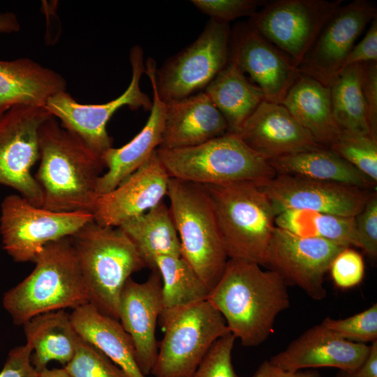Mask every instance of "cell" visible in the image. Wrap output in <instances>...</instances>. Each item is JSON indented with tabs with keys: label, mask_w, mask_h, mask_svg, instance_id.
<instances>
[{
	"label": "cell",
	"mask_w": 377,
	"mask_h": 377,
	"mask_svg": "<svg viewBox=\"0 0 377 377\" xmlns=\"http://www.w3.org/2000/svg\"><path fill=\"white\" fill-rule=\"evenodd\" d=\"M228 259L207 301L222 315L230 333L246 347L261 345L274 332L276 317L290 307L288 285L276 272Z\"/></svg>",
	"instance_id": "obj_1"
},
{
	"label": "cell",
	"mask_w": 377,
	"mask_h": 377,
	"mask_svg": "<svg viewBox=\"0 0 377 377\" xmlns=\"http://www.w3.org/2000/svg\"><path fill=\"white\" fill-rule=\"evenodd\" d=\"M39 151L34 177L43 193V207L92 214L98 182L105 169L101 154L54 116L39 129Z\"/></svg>",
	"instance_id": "obj_2"
},
{
	"label": "cell",
	"mask_w": 377,
	"mask_h": 377,
	"mask_svg": "<svg viewBox=\"0 0 377 377\" xmlns=\"http://www.w3.org/2000/svg\"><path fill=\"white\" fill-rule=\"evenodd\" d=\"M34 263L32 272L3 297V308L15 325L89 303L71 237L47 244Z\"/></svg>",
	"instance_id": "obj_3"
},
{
	"label": "cell",
	"mask_w": 377,
	"mask_h": 377,
	"mask_svg": "<svg viewBox=\"0 0 377 377\" xmlns=\"http://www.w3.org/2000/svg\"><path fill=\"white\" fill-rule=\"evenodd\" d=\"M89 303L119 320L121 293L131 276L147 267L134 244L119 228L94 220L71 237Z\"/></svg>",
	"instance_id": "obj_4"
},
{
	"label": "cell",
	"mask_w": 377,
	"mask_h": 377,
	"mask_svg": "<svg viewBox=\"0 0 377 377\" xmlns=\"http://www.w3.org/2000/svg\"><path fill=\"white\" fill-rule=\"evenodd\" d=\"M211 199L229 259L265 265L276 214L259 184L203 185Z\"/></svg>",
	"instance_id": "obj_5"
},
{
	"label": "cell",
	"mask_w": 377,
	"mask_h": 377,
	"mask_svg": "<svg viewBox=\"0 0 377 377\" xmlns=\"http://www.w3.org/2000/svg\"><path fill=\"white\" fill-rule=\"evenodd\" d=\"M167 196L181 256L211 291L229 258L209 195L203 185L170 177Z\"/></svg>",
	"instance_id": "obj_6"
},
{
	"label": "cell",
	"mask_w": 377,
	"mask_h": 377,
	"mask_svg": "<svg viewBox=\"0 0 377 377\" xmlns=\"http://www.w3.org/2000/svg\"><path fill=\"white\" fill-rule=\"evenodd\" d=\"M170 177L201 185L248 182L261 184L276 173L236 134L226 133L185 148L156 149Z\"/></svg>",
	"instance_id": "obj_7"
},
{
	"label": "cell",
	"mask_w": 377,
	"mask_h": 377,
	"mask_svg": "<svg viewBox=\"0 0 377 377\" xmlns=\"http://www.w3.org/2000/svg\"><path fill=\"white\" fill-rule=\"evenodd\" d=\"M159 319L164 334L151 373L154 377H190L214 343L230 333L207 300L163 309Z\"/></svg>",
	"instance_id": "obj_8"
},
{
	"label": "cell",
	"mask_w": 377,
	"mask_h": 377,
	"mask_svg": "<svg viewBox=\"0 0 377 377\" xmlns=\"http://www.w3.org/2000/svg\"><path fill=\"white\" fill-rule=\"evenodd\" d=\"M93 220L89 212H54L11 194L1 204L0 235L4 250L14 261L34 262L47 244L71 237Z\"/></svg>",
	"instance_id": "obj_9"
},
{
	"label": "cell",
	"mask_w": 377,
	"mask_h": 377,
	"mask_svg": "<svg viewBox=\"0 0 377 377\" xmlns=\"http://www.w3.org/2000/svg\"><path fill=\"white\" fill-rule=\"evenodd\" d=\"M230 34L229 23L210 19L193 43L156 68L161 99H182L206 87L228 61Z\"/></svg>",
	"instance_id": "obj_10"
},
{
	"label": "cell",
	"mask_w": 377,
	"mask_h": 377,
	"mask_svg": "<svg viewBox=\"0 0 377 377\" xmlns=\"http://www.w3.org/2000/svg\"><path fill=\"white\" fill-rule=\"evenodd\" d=\"M52 115L45 107L19 105L0 119V184L43 207L42 189L31 174L39 161V129Z\"/></svg>",
	"instance_id": "obj_11"
},
{
	"label": "cell",
	"mask_w": 377,
	"mask_h": 377,
	"mask_svg": "<svg viewBox=\"0 0 377 377\" xmlns=\"http://www.w3.org/2000/svg\"><path fill=\"white\" fill-rule=\"evenodd\" d=\"M342 0L267 1L248 24L297 66Z\"/></svg>",
	"instance_id": "obj_12"
},
{
	"label": "cell",
	"mask_w": 377,
	"mask_h": 377,
	"mask_svg": "<svg viewBox=\"0 0 377 377\" xmlns=\"http://www.w3.org/2000/svg\"><path fill=\"white\" fill-rule=\"evenodd\" d=\"M132 77L127 89L117 98L103 104H82L66 91L52 96L45 108L59 119L60 124L82 139L92 149L100 154L112 147V139L106 126L114 113L124 106L131 110L141 108L150 110L152 101L140 86V78L145 72L144 53L139 45L130 52Z\"/></svg>",
	"instance_id": "obj_13"
},
{
	"label": "cell",
	"mask_w": 377,
	"mask_h": 377,
	"mask_svg": "<svg viewBox=\"0 0 377 377\" xmlns=\"http://www.w3.org/2000/svg\"><path fill=\"white\" fill-rule=\"evenodd\" d=\"M346 247L317 238L301 237L275 227L264 267L297 286L311 299L326 297L325 276L335 256Z\"/></svg>",
	"instance_id": "obj_14"
},
{
	"label": "cell",
	"mask_w": 377,
	"mask_h": 377,
	"mask_svg": "<svg viewBox=\"0 0 377 377\" xmlns=\"http://www.w3.org/2000/svg\"><path fill=\"white\" fill-rule=\"evenodd\" d=\"M377 19L376 3L355 0L341 5L322 28L298 66L300 73L330 87L367 25Z\"/></svg>",
	"instance_id": "obj_15"
},
{
	"label": "cell",
	"mask_w": 377,
	"mask_h": 377,
	"mask_svg": "<svg viewBox=\"0 0 377 377\" xmlns=\"http://www.w3.org/2000/svg\"><path fill=\"white\" fill-rule=\"evenodd\" d=\"M260 186L276 216L286 210L304 209L355 217L371 195L353 186L280 174Z\"/></svg>",
	"instance_id": "obj_16"
},
{
	"label": "cell",
	"mask_w": 377,
	"mask_h": 377,
	"mask_svg": "<svg viewBox=\"0 0 377 377\" xmlns=\"http://www.w3.org/2000/svg\"><path fill=\"white\" fill-rule=\"evenodd\" d=\"M230 54L262 91L265 101L281 104L300 74L297 66L248 23L230 34Z\"/></svg>",
	"instance_id": "obj_17"
},
{
	"label": "cell",
	"mask_w": 377,
	"mask_h": 377,
	"mask_svg": "<svg viewBox=\"0 0 377 377\" xmlns=\"http://www.w3.org/2000/svg\"><path fill=\"white\" fill-rule=\"evenodd\" d=\"M170 178L156 150L115 188L98 195L92 212L94 221L117 228L145 214L167 196Z\"/></svg>",
	"instance_id": "obj_18"
},
{
	"label": "cell",
	"mask_w": 377,
	"mask_h": 377,
	"mask_svg": "<svg viewBox=\"0 0 377 377\" xmlns=\"http://www.w3.org/2000/svg\"><path fill=\"white\" fill-rule=\"evenodd\" d=\"M162 280L157 270L151 271L142 283L129 278L119 304V321L130 336L138 367L147 376L151 373L159 343L156 330L163 310Z\"/></svg>",
	"instance_id": "obj_19"
},
{
	"label": "cell",
	"mask_w": 377,
	"mask_h": 377,
	"mask_svg": "<svg viewBox=\"0 0 377 377\" xmlns=\"http://www.w3.org/2000/svg\"><path fill=\"white\" fill-rule=\"evenodd\" d=\"M267 161L322 147L281 104L263 101L236 133Z\"/></svg>",
	"instance_id": "obj_20"
},
{
	"label": "cell",
	"mask_w": 377,
	"mask_h": 377,
	"mask_svg": "<svg viewBox=\"0 0 377 377\" xmlns=\"http://www.w3.org/2000/svg\"><path fill=\"white\" fill-rule=\"evenodd\" d=\"M369 351L370 344L346 341L320 323L305 330L269 360L290 371L321 367L353 370L365 361Z\"/></svg>",
	"instance_id": "obj_21"
},
{
	"label": "cell",
	"mask_w": 377,
	"mask_h": 377,
	"mask_svg": "<svg viewBox=\"0 0 377 377\" xmlns=\"http://www.w3.org/2000/svg\"><path fill=\"white\" fill-rule=\"evenodd\" d=\"M155 61L148 58L145 73L152 89L150 114L141 131L121 147H111L101 155L105 171L98 179L96 192L105 194L115 188L121 182L140 168L158 148L162 140L166 106L156 87Z\"/></svg>",
	"instance_id": "obj_22"
},
{
	"label": "cell",
	"mask_w": 377,
	"mask_h": 377,
	"mask_svg": "<svg viewBox=\"0 0 377 377\" xmlns=\"http://www.w3.org/2000/svg\"><path fill=\"white\" fill-rule=\"evenodd\" d=\"M165 103V124L158 148L193 147L228 131L225 118L205 91Z\"/></svg>",
	"instance_id": "obj_23"
},
{
	"label": "cell",
	"mask_w": 377,
	"mask_h": 377,
	"mask_svg": "<svg viewBox=\"0 0 377 377\" xmlns=\"http://www.w3.org/2000/svg\"><path fill=\"white\" fill-rule=\"evenodd\" d=\"M66 89L62 75L32 59L0 60V119L15 105L45 107L50 98Z\"/></svg>",
	"instance_id": "obj_24"
},
{
	"label": "cell",
	"mask_w": 377,
	"mask_h": 377,
	"mask_svg": "<svg viewBox=\"0 0 377 377\" xmlns=\"http://www.w3.org/2000/svg\"><path fill=\"white\" fill-rule=\"evenodd\" d=\"M73 327L84 341L103 353L128 377H147L140 369L132 340L120 322L89 303L70 313Z\"/></svg>",
	"instance_id": "obj_25"
},
{
	"label": "cell",
	"mask_w": 377,
	"mask_h": 377,
	"mask_svg": "<svg viewBox=\"0 0 377 377\" xmlns=\"http://www.w3.org/2000/svg\"><path fill=\"white\" fill-rule=\"evenodd\" d=\"M281 104L325 148L341 133L332 114L330 87L307 75L300 73Z\"/></svg>",
	"instance_id": "obj_26"
},
{
	"label": "cell",
	"mask_w": 377,
	"mask_h": 377,
	"mask_svg": "<svg viewBox=\"0 0 377 377\" xmlns=\"http://www.w3.org/2000/svg\"><path fill=\"white\" fill-rule=\"evenodd\" d=\"M24 334L33 348L31 362L36 371L55 360L64 367L75 355L79 336L70 313L57 310L38 315L23 325Z\"/></svg>",
	"instance_id": "obj_27"
},
{
	"label": "cell",
	"mask_w": 377,
	"mask_h": 377,
	"mask_svg": "<svg viewBox=\"0 0 377 377\" xmlns=\"http://www.w3.org/2000/svg\"><path fill=\"white\" fill-rule=\"evenodd\" d=\"M205 92L225 118L228 132L233 133L239 131L265 100L260 88L248 80L230 57L225 67L205 87Z\"/></svg>",
	"instance_id": "obj_28"
},
{
	"label": "cell",
	"mask_w": 377,
	"mask_h": 377,
	"mask_svg": "<svg viewBox=\"0 0 377 377\" xmlns=\"http://www.w3.org/2000/svg\"><path fill=\"white\" fill-rule=\"evenodd\" d=\"M276 173L336 182L364 188L375 184L327 148L282 156L267 161Z\"/></svg>",
	"instance_id": "obj_29"
},
{
	"label": "cell",
	"mask_w": 377,
	"mask_h": 377,
	"mask_svg": "<svg viewBox=\"0 0 377 377\" xmlns=\"http://www.w3.org/2000/svg\"><path fill=\"white\" fill-rule=\"evenodd\" d=\"M151 271L158 256H181L179 238L169 207L163 201L119 227Z\"/></svg>",
	"instance_id": "obj_30"
},
{
	"label": "cell",
	"mask_w": 377,
	"mask_h": 377,
	"mask_svg": "<svg viewBox=\"0 0 377 377\" xmlns=\"http://www.w3.org/2000/svg\"><path fill=\"white\" fill-rule=\"evenodd\" d=\"M274 224L298 236L320 238L343 247H357L353 216L290 209L278 214Z\"/></svg>",
	"instance_id": "obj_31"
},
{
	"label": "cell",
	"mask_w": 377,
	"mask_h": 377,
	"mask_svg": "<svg viewBox=\"0 0 377 377\" xmlns=\"http://www.w3.org/2000/svg\"><path fill=\"white\" fill-rule=\"evenodd\" d=\"M330 88L333 117L341 131L372 138L362 91L360 64L341 71Z\"/></svg>",
	"instance_id": "obj_32"
},
{
	"label": "cell",
	"mask_w": 377,
	"mask_h": 377,
	"mask_svg": "<svg viewBox=\"0 0 377 377\" xmlns=\"http://www.w3.org/2000/svg\"><path fill=\"white\" fill-rule=\"evenodd\" d=\"M155 265L162 280L163 309L207 300L210 290L182 256H158Z\"/></svg>",
	"instance_id": "obj_33"
},
{
	"label": "cell",
	"mask_w": 377,
	"mask_h": 377,
	"mask_svg": "<svg viewBox=\"0 0 377 377\" xmlns=\"http://www.w3.org/2000/svg\"><path fill=\"white\" fill-rule=\"evenodd\" d=\"M375 184L377 182V140L369 135L341 131L329 148Z\"/></svg>",
	"instance_id": "obj_34"
},
{
	"label": "cell",
	"mask_w": 377,
	"mask_h": 377,
	"mask_svg": "<svg viewBox=\"0 0 377 377\" xmlns=\"http://www.w3.org/2000/svg\"><path fill=\"white\" fill-rule=\"evenodd\" d=\"M64 367L71 377H128L103 353L80 337L74 356Z\"/></svg>",
	"instance_id": "obj_35"
},
{
	"label": "cell",
	"mask_w": 377,
	"mask_h": 377,
	"mask_svg": "<svg viewBox=\"0 0 377 377\" xmlns=\"http://www.w3.org/2000/svg\"><path fill=\"white\" fill-rule=\"evenodd\" d=\"M321 324L346 341L371 344L377 341V304L346 318L327 317Z\"/></svg>",
	"instance_id": "obj_36"
},
{
	"label": "cell",
	"mask_w": 377,
	"mask_h": 377,
	"mask_svg": "<svg viewBox=\"0 0 377 377\" xmlns=\"http://www.w3.org/2000/svg\"><path fill=\"white\" fill-rule=\"evenodd\" d=\"M235 340L230 333L218 339L190 377H241L232 361Z\"/></svg>",
	"instance_id": "obj_37"
},
{
	"label": "cell",
	"mask_w": 377,
	"mask_h": 377,
	"mask_svg": "<svg viewBox=\"0 0 377 377\" xmlns=\"http://www.w3.org/2000/svg\"><path fill=\"white\" fill-rule=\"evenodd\" d=\"M329 271L338 288L348 289L357 286L364 276L363 257L350 247L343 248L334 258Z\"/></svg>",
	"instance_id": "obj_38"
},
{
	"label": "cell",
	"mask_w": 377,
	"mask_h": 377,
	"mask_svg": "<svg viewBox=\"0 0 377 377\" xmlns=\"http://www.w3.org/2000/svg\"><path fill=\"white\" fill-rule=\"evenodd\" d=\"M199 10L211 20L229 23L243 16H251L265 1L258 0H192Z\"/></svg>",
	"instance_id": "obj_39"
},
{
	"label": "cell",
	"mask_w": 377,
	"mask_h": 377,
	"mask_svg": "<svg viewBox=\"0 0 377 377\" xmlns=\"http://www.w3.org/2000/svg\"><path fill=\"white\" fill-rule=\"evenodd\" d=\"M357 247L371 258L377 257V196L370 195L362 210L355 216Z\"/></svg>",
	"instance_id": "obj_40"
},
{
	"label": "cell",
	"mask_w": 377,
	"mask_h": 377,
	"mask_svg": "<svg viewBox=\"0 0 377 377\" xmlns=\"http://www.w3.org/2000/svg\"><path fill=\"white\" fill-rule=\"evenodd\" d=\"M360 67L367 121L372 138L377 140V62L360 64Z\"/></svg>",
	"instance_id": "obj_41"
},
{
	"label": "cell",
	"mask_w": 377,
	"mask_h": 377,
	"mask_svg": "<svg viewBox=\"0 0 377 377\" xmlns=\"http://www.w3.org/2000/svg\"><path fill=\"white\" fill-rule=\"evenodd\" d=\"M32 352L28 342L11 349L0 371V377H37L38 371L31 362Z\"/></svg>",
	"instance_id": "obj_42"
},
{
	"label": "cell",
	"mask_w": 377,
	"mask_h": 377,
	"mask_svg": "<svg viewBox=\"0 0 377 377\" xmlns=\"http://www.w3.org/2000/svg\"><path fill=\"white\" fill-rule=\"evenodd\" d=\"M371 61L377 62V19L371 22L364 38L354 45L343 63L341 71L350 66Z\"/></svg>",
	"instance_id": "obj_43"
},
{
	"label": "cell",
	"mask_w": 377,
	"mask_h": 377,
	"mask_svg": "<svg viewBox=\"0 0 377 377\" xmlns=\"http://www.w3.org/2000/svg\"><path fill=\"white\" fill-rule=\"evenodd\" d=\"M253 377H320V374L316 369L287 371L269 360H265L258 366Z\"/></svg>",
	"instance_id": "obj_44"
},
{
	"label": "cell",
	"mask_w": 377,
	"mask_h": 377,
	"mask_svg": "<svg viewBox=\"0 0 377 377\" xmlns=\"http://www.w3.org/2000/svg\"><path fill=\"white\" fill-rule=\"evenodd\" d=\"M335 377H377V341L370 344L365 361L353 370L339 369Z\"/></svg>",
	"instance_id": "obj_45"
},
{
	"label": "cell",
	"mask_w": 377,
	"mask_h": 377,
	"mask_svg": "<svg viewBox=\"0 0 377 377\" xmlns=\"http://www.w3.org/2000/svg\"><path fill=\"white\" fill-rule=\"evenodd\" d=\"M20 25L17 16L13 13H0V33L10 34L17 32Z\"/></svg>",
	"instance_id": "obj_46"
},
{
	"label": "cell",
	"mask_w": 377,
	"mask_h": 377,
	"mask_svg": "<svg viewBox=\"0 0 377 377\" xmlns=\"http://www.w3.org/2000/svg\"><path fill=\"white\" fill-rule=\"evenodd\" d=\"M37 377H71L64 367L45 369L38 372Z\"/></svg>",
	"instance_id": "obj_47"
}]
</instances>
